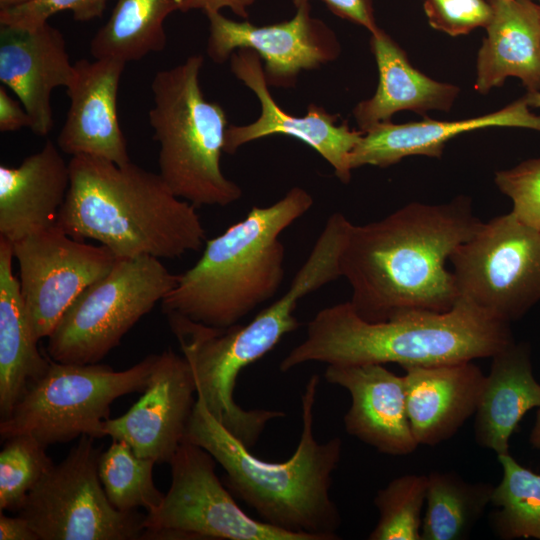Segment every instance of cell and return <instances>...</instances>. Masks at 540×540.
I'll use <instances>...</instances> for the list:
<instances>
[{
    "instance_id": "1",
    "label": "cell",
    "mask_w": 540,
    "mask_h": 540,
    "mask_svg": "<svg viewBox=\"0 0 540 540\" xmlns=\"http://www.w3.org/2000/svg\"><path fill=\"white\" fill-rule=\"evenodd\" d=\"M483 222L471 199L409 203L364 225L351 224L340 256L355 312L371 322L413 310L445 312L460 294L446 267Z\"/></svg>"
},
{
    "instance_id": "2",
    "label": "cell",
    "mask_w": 540,
    "mask_h": 540,
    "mask_svg": "<svg viewBox=\"0 0 540 540\" xmlns=\"http://www.w3.org/2000/svg\"><path fill=\"white\" fill-rule=\"evenodd\" d=\"M514 342L510 323L461 297L448 311L413 310L386 321L360 317L350 301L319 310L305 339L282 359L288 372L307 362L429 366L492 357Z\"/></svg>"
},
{
    "instance_id": "3",
    "label": "cell",
    "mask_w": 540,
    "mask_h": 540,
    "mask_svg": "<svg viewBox=\"0 0 540 540\" xmlns=\"http://www.w3.org/2000/svg\"><path fill=\"white\" fill-rule=\"evenodd\" d=\"M320 377L312 375L301 395L302 430L291 457L283 462L258 458L196 402L184 441L209 452L226 472L228 485L261 520L307 540H336L340 513L331 499L332 475L342 454L339 437L314 438V405Z\"/></svg>"
},
{
    "instance_id": "4",
    "label": "cell",
    "mask_w": 540,
    "mask_h": 540,
    "mask_svg": "<svg viewBox=\"0 0 540 540\" xmlns=\"http://www.w3.org/2000/svg\"><path fill=\"white\" fill-rule=\"evenodd\" d=\"M68 163L70 186L56 225L71 237L98 241L116 258H176L206 241L196 207L160 174L88 155Z\"/></svg>"
},
{
    "instance_id": "5",
    "label": "cell",
    "mask_w": 540,
    "mask_h": 540,
    "mask_svg": "<svg viewBox=\"0 0 540 540\" xmlns=\"http://www.w3.org/2000/svg\"><path fill=\"white\" fill-rule=\"evenodd\" d=\"M313 205L301 187H292L266 207L254 206L241 221L206 240L200 259L162 299L166 315L225 329L271 299L284 274L281 233Z\"/></svg>"
},
{
    "instance_id": "6",
    "label": "cell",
    "mask_w": 540,
    "mask_h": 540,
    "mask_svg": "<svg viewBox=\"0 0 540 540\" xmlns=\"http://www.w3.org/2000/svg\"><path fill=\"white\" fill-rule=\"evenodd\" d=\"M325 284L321 270L304 263L287 291L246 325L218 329L178 315H167L196 383V396L208 411L245 446L252 448L266 425L285 414L245 409L234 398L240 372L271 351L299 327L294 315L299 300Z\"/></svg>"
},
{
    "instance_id": "7",
    "label": "cell",
    "mask_w": 540,
    "mask_h": 540,
    "mask_svg": "<svg viewBox=\"0 0 540 540\" xmlns=\"http://www.w3.org/2000/svg\"><path fill=\"white\" fill-rule=\"evenodd\" d=\"M203 62L191 55L155 74L148 119L160 145L159 174L169 189L195 207H225L241 198L242 189L221 169L229 124L223 107L201 90Z\"/></svg>"
},
{
    "instance_id": "8",
    "label": "cell",
    "mask_w": 540,
    "mask_h": 540,
    "mask_svg": "<svg viewBox=\"0 0 540 540\" xmlns=\"http://www.w3.org/2000/svg\"><path fill=\"white\" fill-rule=\"evenodd\" d=\"M156 358L149 355L121 371L105 364L61 363L50 358L46 371L0 421L1 438L27 434L47 447L82 435L103 437L102 425L112 402L143 392Z\"/></svg>"
},
{
    "instance_id": "9",
    "label": "cell",
    "mask_w": 540,
    "mask_h": 540,
    "mask_svg": "<svg viewBox=\"0 0 540 540\" xmlns=\"http://www.w3.org/2000/svg\"><path fill=\"white\" fill-rule=\"evenodd\" d=\"M177 280L158 258H116L60 318L48 337V356L61 363H99Z\"/></svg>"
},
{
    "instance_id": "10",
    "label": "cell",
    "mask_w": 540,
    "mask_h": 540,
    "mask_svg": "<svg viewBox=\"0 0 540 540\" xmlns=\"http://www.w3.org/2000/svg\"><path fill=\"white\" fill-rule=\"evenodd\" d=\"M80 436L67 456L44 474L17 512L39 540L142 539L145 514L122 512L109 501L98 474L101 448Z\"/></svg>"
},
{
    "instance_id": "11",
    "label": "cell",
    "mask_w": 540,
    "mask_h": 540,
    "mask_svg": "<svg viewBox=\"0 0 540 540\" xmlns=\"http://www.w3.org/2000/svg\"><path fill=\"white\" fill-rule=\"evenodd\" d=\"M217 461L183 441L169 461L171 485L145 514L142 539L307 540L247 515L222 485Z\"/></svg>"
},
{
    "instance_id": "12",
    "label": "cell",
    "mask_w": 540,
    "mask_h": 540,
    "mask_svg": "<svg viewBox=\"0 0 540 540\" xmlns=\"http://www.w3.org/2000/svg\"><path fill=\"white\" fill-rule=\"evenodd\" d=\"M461 297L511 323L540 301V230L512 212L483 222L451 255Z\"/></svg>"
},
{
    "instance_id": "13",
    "label": "cell",
    "mask_w": 540,
    "mask_h": 540,
    "mask_svg": "<svg viewBox=\"0 0 540 540\" xmlns=\"http://www.w3.org/2000/svg\"><path fill=\"white\" fill-rule=\"evenodd\" d=\"M19 283L38 340L49 337L74 300L113 267L106 246L77 240L57 225L12 243Z\"/></svg>"
},
{
    "instance_id": "14",
    "label": "cell",
    "mask_w": 540,
    "mask_h": 540,
    "mask_svg": "<svg viewBox=\"0 0 540 540\" xmlns=\"http://www.w3.org/2000/svg\"><path fill=\"white\" fill-rule=\"evenodd\" d=\"M295 9L291 19L262 26L229 19L221 12H205L209 21L207 55L221 64L237 49L253 50L264 61L269 86H295L301 71L318 69L341 53L335 32L312 16L310 3Z\"/></svg>"
},
{
    "instance_id": "15",
    "label": "cell",
    "mask_w": 540,
    "mask_h": 540,
    "mask_svg": "<svg viewBox=\"0 0 540 540\" xmlns=\"http://www.w3.org/2000/svg\"><path fill=\"white\" fill-rule=\"evenodd\" d=\"M229 60L234 76L256 95L260 115L247 125H228L224 152L234 154L241 146L266 136H290L314 149L331 165L342 183H349L350 156L364 133L351 129L345 122L338 124L337 114L317 104H310L304 116L284 111L269 91L262 60L255 51L237 49Z\"/></svg>"
},
{
    "instance_id": "16",
    "label": "cell",
    "mask_w": 540,
    "mask_h": 540,
    "mask_svg": "<svg viewBox=\"0 0 540 540\" xmlns=\"http://www.w3.org/2000/svg\"><path fill=\"white\" fill-rule=\"evenodd\" d=\"M186 358L168 349L157 355L141 398L123 415L106 419L102 434L130 445L136 455L169 463L185 439L196 399Z\"/></svg>"
},
{
    "instance_id": "17",
    "label": "cell",
    "mask_w": 540,
    "mask_h": 540,
    "mask_svg": "<svg viewBox=\"0 0 540 540\" xmlns=\"http://www.w3.org/2000/svg\"><path fill=\"white\" fill-rule=\"evenodd\" d=\"M125 65L111 58L80 59L74 64V75L66 88L70 106L57 137L62 152L99 157L118 165L131 161L117 112Z\"/></svg>"
},
{
    "instance_id": "18",
    "label": "cell",
    "mask_w": 540,
    "mask_h": 540,
    "mask_svg": "<svg viewBox=\"0 0 540 540\" xmlns=\"http://www.w3.org/2000/svg\"><path fill=\"white\" fill-rule=\"evenodd\" d=\"M74 75L62 33L49 22L34 28L0 24V81L32 119L31 130L46 136L54 126L51 93Z\"/></svg>"
},
{
    "instance_id": "19",
    "label": "cell",
    "mask_w": 540,
    "mask_h": 540,
    "mask_svg": "<svg viewBox=\"0 0 540 540\" xmlns=\"http://www.w3.org/2000/svg\"><path fill=\"white\" fill-rule=\"evenodd\" d=\"M324 377L351 396L344 416L348 434L391 456H405L417 449L407 414L404 375L383 364L369 363L328 365Z\"/></svg>"
},
{
    "instance_id": "20",
    "label": "cell",
    "mask_w": 540,
    "mask_h": 540,
    "mask_svg": "<svg viewBox=\"0 0 540 540\" xmlns=\"http://www.w3.org/2000/svg\"><path fill=\"white\" fill-rule=\"evenodd\" d=\"M403 369L407 414L418 445L450 439L475 415L486 376L472 361Z\"/></svg>"
},
{
    "instance_id": "21",
    "label": "cell",
    "mask_w": 540,
    "mask_h": 540,
    "mask_svg": "<svg viewBox=\"0 0 540 540\" xmlns=\"http://www.w3.org/2000/svg\"><path fill=\"white\" fill-rule=\"evenodd\" d=\"M59 150L47 140L19 166H0V238L14 243L56 225L70 186Z\"/></svg>"
},
{
    "instance_id": "22",
    "label": "cell",
    "mask_w": 540,
    "mask_h": 540,
    "mask_svg": "<svg viewBox=\"0 0 540 540\" xmlns=\"http://www.w3.org/2000/svg\"><path fill=\"white\" fill-rule=\"evenodd\" d=\"M488 127H518L540 132V115L530 111L525 97L486 115L457 121L381 123L365 132L350 156L351 169L371 165L389 167L405 157L440 158L445 144L455 136Z\"/></svg>"
},
{
    "instance_id": "23",
    "label": "cell",
    "mask_w": 540,
    "mask_h": 540,
    "mask_svg": "<svg viewBox=\"0 0 540 540\" xmlns=\"http://www.w3.org/2000/svg\"><path fill=\"white\" fill-rule=\"evenodd\" d=\"M492 16L477 57L475 90L481 94L508 77L540 91V5L532 0H488Z\"/></svg>"
},
{
    "instance_id": "24",
    "label": "cell",
    "mask_w": 540,
    "mask_h": 540,
    "mask_svg": "<svg viewBox=\"0 0 540 540\" xmlns=\"http://www.w3.org/2000/svg\"><path fill=\"white\" fill-rule=\"evenodd\" d=\"M370 44L379 82L375 94L353 109L363 133L390 122L399 111L450 110L459 93L457 86L435 81L414 68L404 50L381 28L371 33Z\"/></svg>"
},
{
    "instance_id": "25",
    "label": "cell",
    "mask_w": 540,
    "mask_h": 540,
    "mask_svg": "<svg viewBox=\"0 0 540 540\" xmlns=\"http://www.w3.org/2000/svg\"><path fill=\"white\" fill-rule=\"evenodd\" d=\"M491 358L475 412V440L502 455L509 453L510 438L524 415L540 407V383L528 344L514 341Z\"/></svg>"
},
{
    "instance_id": "26",
    "label": "cell",
    "mask_w": 540,
    "mask_h": 540,
    "mask_svg": "<svg viewBox=\"0 0 540 540\" xmlns=\"http://www.w3.org/2000/svg\"><path fill=\"white\" fill-rule=\"evenodd\" d=\"M12 243L0 238V417L6 419L28 387L48 368L12 271Z\"/></svg>"
},
{
    "instance_id": "27",
    "label": "cell",
    "mask_w": 540,
    "mask_h": 540,
    "mask_svg": "<svg viewBox=\"0 0 540 540\" xmlns=\"http://www.w3.org/2000/svg\"><path fill=\"white\" fill-rule=\"evenodd\" d=\"M183 0H116L106 23L90 42L95 59L138 61L165 49L166 18L181 11Z\"/></svg>"
},
{
    "instance_id": "28",
    "label": "cell",
    "mask_w": 540,
    "mask_h": 540,
    "mask_svg": "<svg viewBox=\"0 0 540 540\" xmlns=\"http://www.w3.org/2000/svg\"><path fill=\"white\" fill-rule=\"evenodd\" d=\"M422 519V540L467 539L491 504L494 486L469 483L454 472H431Z\"/></svg>"
},
{
    "instance_id": "29",
    "label": "cell",
    "mask_w": 540,
    "mask_h": 540,
    "mask_svg": "<svg viewBox=\"0 0 540 540\" xmlns=\"http://www.w3.org/2000/svg\"><path fill=\"white\" fill-rule=\"evenodd\" d=\"M497 458L502 478L491 498L494 532L504 540H540V474L521 465L510 453Z\"/></svg>"
},
{
    "instance_id": "30",
    "label": "cell",
    "mask_w": 540,
    "mask_h": 540,
    "mask_svg": "<svg viewBox=\"0 0 540 540\" xmlns=\"http://www.w3.org/2000/svg\"><path fill=\"white\" fill-rule=\"evenodd\" d=\"M156 462L135 454L130 445L113 440L101 452L98 474L110 503L119 511L132 512L144 508L155 510L164 494L154 484L152 471Z\"/></svg>"
},
{
    "instance_id": "31",
    "label": "cell",
    "mask_w": 540,
    "mask_h": 540,
    "mask_svg": "<svg viewBox=\"0 0 540 540\" xmlns=\"http://www.w3.org/2000/svg\"><path fill=\"white\" fill-rule=\"evenodd\" d=\"M428 477L403 475L379 489L374 504L379 519L370 540H422V509L426 501Z\"/></svg>"
},
{
    "instance_id": "32",
    "label": "cell",
    "mask_w": 540,
    "mask_h": 540,
    "mask_svg": "<svg viewBox=\"0 0 540 540\" xmlns=\"http://www.w3.org/2000/svg\"><path fill=\"white\" fill-rule=\"evenodd\" d=\"M46 446L27 434L5 439L0 452V509L18 512L29 492L53 466Z\"/></svg>"
},
{
    "instance_id": "33",
    "label": "cell",
    "mask_w": 540,
    "mask_h": 540,
    "mask_svg": "<svg viewBox=\"0 0 540 540\" xmlns=\"http://www.w3.org/2000/svg\"><path fill=\"white\" fill-rule=\"evenodd\" d=\"M495 184L513 203L512 213L522 223L540 230V158L498 171Z\"/></svg>"
},
{
    "instance_id": "34",
    "label": "cell",
    "mask_w": 540,
    "mask_h": 540,
    "mask_svg": "<svg viewBox=\"0 0 540 540\" xmlns=\"http://www.w3.org/2000/svg\"><path fill=\"white\" fill-rule=\"evenodd\" d=\"M108 0H34L13 8L0 10V24L34 28L54 14L71 11L73 19L88 22L102 17Z\"/></svg>"
},
{
    "instance_id": "35",
    "label": "cell",
    "mask_w": 540,
    "mask_h": 540,
    "mask_svg": "<svg viewBox=\"0 0 540 540\" xmlns=\"http://www.w3.org/2000/svg\"><path fill=\"white\" fill-rule=\"evenodd\" d=\"M423 7L429 24L450 36L485 28L492 16V8L485 0H424Z\"/></svg>"
},
{
    "instance_id": "36",
    "label": "cell",
    "mask_w": 540,
    "mask_h": 540,
    "mask_svg": "<svg viewBox=\"0 0 540 540\" xmlns=\"http://www.w3.org/2000/svg\"><path fill=\"white\" fill-rule=\"evenodd\" d=\"M311 0H292L294 7ZM336 16L366 28L370 33L379 29L373 0H321Z\"/></svg>"
},
{
    "instance_id": "37",
    "label": "cell",
    "mask_w": 540,
    "mask_h": 540,
    "mask_svg": "<svg viewBox=\"0 0 540 540\" xmlns=\"http://www.w3.org/2000/svg\"><path fill=\"white\" fill-rule=\"evenodd\" d=\"M32 127V119L22 103L14 100L5 86H0V131L14 132L21 128Z\"/></svg>"
},
{
    "instance_id": "38",
    "label": "cell",
    "mask_w": 540,
    "mask_h": 540,
    "mask_svg": "<svg viewBox=\"0 0 540 540\" xmlns=\"http://www.w3.org/2000/svg\"><path fill=\"white\" fill-rule=\"evenodd\" d=\"M256 0H183L181 12L199 9L204 13L208 11L220 12L222 8H229L235 15L247 19L248 10Z\"/></svg>"
},
{
    "instance_id": "39",
    "label": "cell",
    "mask_w": 540,
    "mask_h": 540,
    "mask_svg": "<svg viewBox=\"0 0 540 540\" xmlns=\"http://www.w3.org/2000/svg\"><path fill=\"white\" fill-rule=\"evenodd\" d=\"M0 540H39V537L22 516L10 517L1 512Z\"/></svg>"
},
{
    "instance_id": "40",
    "label": "cell",
    "mask_w": 540,
    "mask_h": 540,
    "mask_svg": "<svg viewBox=\"0 0 540 540\" xmlns=\"http://www.w3.org/2000/svg\"><path fill=\"white\" fill-rule=\"evenodd\" d=\"M529 442L533 448L540 449V407L538 408L534 426L529 436Z\"/></svg>"
},
{
    "instance_id": "41",
    "label": "cell",
    "mask_w": 540,
    "mask_h": 540,
    "mask_svg": "<svg viewBox=\"0 0 540 540\" xmlns=\"http://www.w3.org/2000/svg\"><path fill=\"white\" fill-rule=\"evenodd\" d=\"M34 0H0V10L20 6Z\"/></svg>"
},
{
    "instance_id": "42",
    "label": "cell",
    "mask_w": 540,
    "mask_h": 540,
    "mask_svg": "<svg viewBox=\"0 0 540 540\" xmlns=\"http://www.w3.org/2000/svg\"><path fill=\"white\" fill-rule=\"evenodd\" d=\"M529 107H540V91L528 92L525 96Z\"/></svg>"
},
{
    "instance_id": "43",
    "label": "cell",
    "mask_w": 540,
    "mask_h": 540,
    "mask_svg": "<svg viewBox=\"0 0 540 540\" xmlns=\"http://www.w3.org/2000/svg\"><path fill=\"white\" fill-rule=\"evenodd\" d=\"M540 1V0H539Z\"/></svg>"
}]
</instances>
